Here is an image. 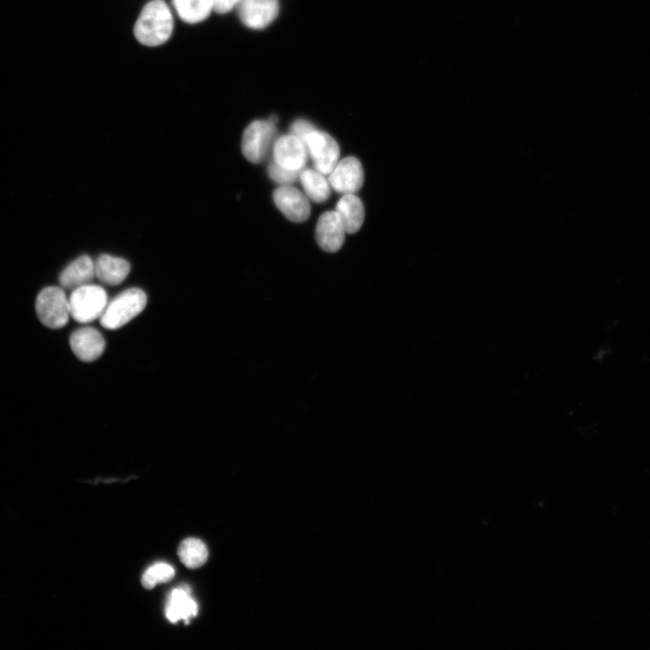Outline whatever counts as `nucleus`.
<instances>
[{"instance_id": "nucleus-12", "label": "nucleus", "mask_w": 650, "mask_h": 650, "mask_svg": "<svg viewBox=\"0 0 650 650\" xmlns=\"http://www.w3.org/2000/svg\"><path fill=\"white\" fill-rule=\"evenodd\" d=\"M70 347L75 356L84 363L97 361L104 353L106 343L95 329L83 328L70 337Z\"/></svg>"}, {"instance_id": "nucleus-20", "label": "nucleus", "mask_w": 650, "mask_h": 650, "mask_svg": "<svg viewBox=\"0 0 650 650\" xmlns=\"http://www.w3.org/2000/svg\"><path fill=\"white\" fill-rule=\"evenodd\" d=\"M176 575L173 567L166 563H158L150 567L142 575L141 583L145 589L151 590L158 584L171 582Z\"/></svg>"}, {"instance_id": "nucleus-2", "label": "nucleus", "mask_w": 650, "mask_h": 650, "mask_svg": "<svg viewBox=\"0 0 650 650\" xmlns=\"http://www.w3.org/2000/svg\"><path fill=\"white\" fill-rule=\"evenodd\" d=\"M146 303L147 297L143 290L127 289L108 303L100 322L105 329L118 330L141 313Z\"/></svg>"}, {"instance_id": "nucleus-10", "label": "nucleus", "mask_w": 650, "mask_h": 650, "mask_svg": "<svg viewBox=\"0 0 650 650\" xmlns=\"http://www.w3.org/2000/svg\"><path fill=\"white\" fill-rule=\"evenodd\" d=\"M273 199L280 212L293 223L305 222L311 215L308 198L301 191L283 186L273 193Z\"/></svg>"}, {"instance_id": "nucleus-21", "label": "nucleus", "mask_w": 650, "mask_h": 650, "mask_svg": "<svg viewBox=\"0 0 650 650\" xmlns=\"http://www.w3.org/2000/svg\"><path fill=\"white\" fill-rule=\"evenodd\" d=\"M302 171H292L288 170L283 167L278 166L276 164V162L273 161L268 168V175L272 180L275 182L281 184L283 186H289L290 184L294 183L298 179H300V175Z\"/></svg>"}, {"instance_id": "nucleus-1", "label": "nucleus", "mask_w": 650, "mask_h": 650, "mask_svg": "<svg viewBox=\"0 0 650 650\" xmlns=\"http://www.w3.org/2000/svg\"><path fill=\"white\" fill-rule=\"evenodd\" d=\"M175 31L173 9L165 0H151L141 10L134 25L136 41L146 48L167 44Z\"/></svg>"}, {"instance_id": "nucleus-8", "label": "nucleus", "mask_w": 650, "mask_h": 650, "mask_svg": "<svg viewBox=\"0 0 650 650\" xmlns=\"http://www.w3.org/2000/svg\"><path fill=\"white\" fill-rule=\"evenodd\" d=\"M308 155L304 142L292 134L280 136L273 146L274 162L278 166L288 170H303Z\"/></svg>"}, {"instance_id": "nucleus-19", "label": "nucleus", "mask_w": 650, "mask_h": 650, "mask_svg": "<svg viewBox=\"0 0 650 650\" xmlns=\"http://www.w3.org/2000/svg\"><path fill=\"white\" fill-rule=\"evenodd\" d=\"M178 553L180 561L189 569L202 567L209 558L206 545L195 538L185 540L180 544Z\"/></svg>"}, {"instance_id": "nucleus-23", "label": "nucleus", "mask_w": 650, "mask_h": 650, "mask_svg": "<svg viewBox=\"0 0 650 650\" xmlns=\"http://www.w3.org/2000/svg\"><path fill=\"white\" fill-rule=\"evenodd\" d=\"M242 0H213L214 13L225 15L237 8Z\"/></svg>"}, {"instance_id": "nucleus-16", "label": "nucleus", "mask_w": 650, "mask_h": 650, "mask_svg": "<svg viewBox=\"0 0 650 650\" xmlns=\"http://www.w3.org/2000/svg\"><path fill=\"white\" fill-rule=\"evenodd\" d=\"M179 18L189 25L206 22L214 13L213 0H171Z\"/></svg>"}, {"instance_id": "nucleus-22", "label": "nucleus", "mask_w": 650, "mask_h": 650, "mask_svg": "<svg viewBox=\"0 0 650 650\" xmlns=\"http://www.w3.org/2000/svg\"><path fill=\"white\" fill-rule=\"evenodd\" d=\"M314 130H316L314 126L304 119H297L290 127V134L301 138L303 141L307 135Z\"/></svg>"}, {"instance_id": "nucleus-9", "label": "nucleus", "mask_w": 650, "mask_h": 650, "mask_svg": "<svg viewBox=\"0 0 650 650\" xmlns=\"http://www.w3.org/2000/svg\"><path fill=\"white\" fill-rule=\"evenodd\" d=\"M329 181L338 193L347 195L358 192L365 183L362 162L354 156L339 161Z\"/></svg>"}, {"instance_id": "nucleus-6", "label": "nucleus", "mask_w": 650, "mask_h": 650, "mask_svg": "<svg viewBox=\"0 0 650 650\" xmlns=\"http://www.w3.org/2000/svg\"><path fill=\"white\" fill-rule=\"evenodd\" d=\"M303 142L315 171L322 175H330L340 160V147L336 139L328 133L316 129L307 135Z\"/></svg>"}, {"instance_id": "nucleus-14", "label": "nucleus", "mask_w": 650, "mask_h": 650, "mask_svg": "<svg viewBox=\"0 0 650 650\" xmlns=\"http://www.w3.org/2000/svg\"><path fill=\"white\" fill-rule=\"evenodd\" d=\"M198 613V604L192 598L189 587H180L172 591L166 609V615L172 623L185 620L189 623L191 618Z\"/></svg>"}, {"instance_id": "nucleus-4", "label": "nucleus", "mask_w": 650, "mask_h": 650, "mask_svg": "<svg viewBox=\"0 0 650 650\" xmlns=\"http://www.w3.org/2000/svg\"><path fill=\"white\" fill-rule=\"evenodd\" d=\"M108 294L100 285L88 284L73 291L70 312L76 321L89 323L101 318L108 304Z\"/></svg>"}, {"instance_id": "nucleus-17", "label": "nucleus", "mask_w": 650, "mask_h": 650, "mask_svg": "<svg viewBox=\"0 0 650 650\" xmlns=\"http://www.w3.org/2000/svg\"><path fill=\"white\" fill-rule=\"evenodd\" d=\"M347 233L354 234L362 228L365 211L362 200L355 194L345 195L338 204L337 211Z\"/></svg>"}, {"instance_id": "nucleus-5", "label": "nucleus", "mask_w": 650, "mask_h": 650, "mask_svg": "<svg viewBox=\"0 0 650 650\" xmlns=\"http://www.w3.org/2000/svg\"><path fill=\"white\" fill-rule=\"evenodd\" d=\"M277 131L275 124L266 120H256L245 129L242 150L244 156L253 164H259L267 158L274 146Z\"/></svg>"}, {"instance_id": "nucleus-18", "label": "nucleus", "mask_w": 650, "mask_h": 650, "mask_svg": "<svg viewBox=\"0 0 650 650\" xmlns=\"http://www.w3.org/2000/svg\"><path fill=\"white\" fill-rule=\"evenodd\" d=\"M300 181L308 199L314 203L328 201L331 196V185L324 175L317 171H303Z\"/></svg>"}, {"instance_id": "nucleus-13", "label": "nucleus", "mask_w": 650, "mask_h": 650, "mask_svg": "<svg viewBox=\"0 0 650 650\" xmlns=\"http://www.w3.org/2000/svg\"><path fill=\"white\" fill-rule=\"evenodd\" d=\"M95 277L94 262L89 256L83 255L63 270L59 281L65 289L74 291L90 284Z\"/></svg>"}, {"instance_id": "nucleus-11", "label": "nucleus", "mask_w": 650, "mask_h": 650, "mask_svg": "<svg viewBox=\"0 0 650 650\" xmlns=\"http://www.w3.org/2000/svg\"><path fill=\"white\" fill-rule=\"evenodd\" d=\"M347 231L337 212L321 215L316 226V241L321 250L337 252L344 245Z\"/></svg>"}, {"instance_id": "nucleus-3", "label": "nucleus", "mask_w": 650, "mask_h": 650, "mask_svg": "<svg viewBox=\"0 0 650 650\" xmlns=\"http://www.w3.org/2000/svg\"><path fill=\"white\" fill-rule=\"evenodd\" d=\"M36 312L46 328L61 329L66 327L71 317L69 298L60 287H46L38 295Z\"/></svg>"}, {"instance_id": "nucleus-15", "label": "nucleus", "mask_w": 650, "mask_h": 650, "mask_svg": "<svg viewBox=\"0 0 650 650\" xmlns=\"http://www.w3.org/2000/svg\"><path fill=\"white\" fill-rule=\"evenodd\" d=\"M94 267L98 279L110 285L121 284L130 272V265L126 259L107 254L101 255Z\"/></svg>"}, {"instance_id": "nucleus-7", "label": "nucleus", "mask_w": 650, "mask_h": 650, "mask_svg": "<svg viewBox=\"0 0 650 650\" xmlns=\"http://www.w3.org/2000/svg\"><path fill=\"white\" fill-rule=\"evenodd\" d=\"M242 23L250 30L269 26L279 13L278 0H242L237 7Z\"/></svg>"}]
</instances>
